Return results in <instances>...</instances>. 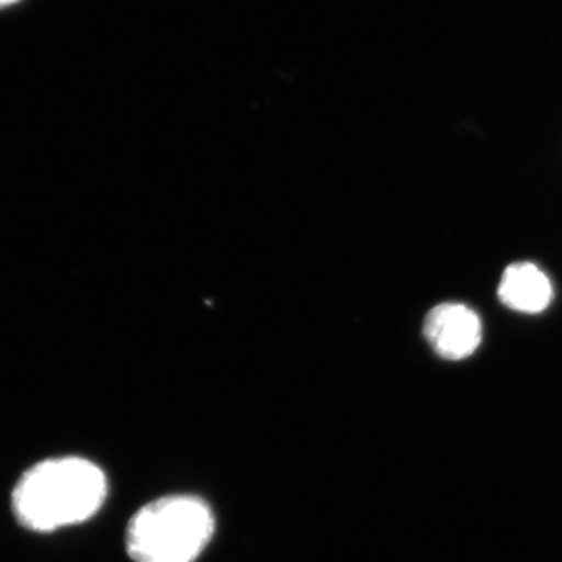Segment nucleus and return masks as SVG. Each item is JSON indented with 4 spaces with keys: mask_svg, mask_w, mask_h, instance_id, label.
Instances as JSON below:
<instances>
[{
    "mask_svg": "<svg viewBox=\"0 0 562 562\" xmlns=\"http://www.w3.org/2000/svg\"><path fill=\"white\" fill-rule=\"evenodd\" d=\"M109 492L105 473L79 457L41 461L21 476L13 509L22 527L36 532L60 530L91 519Z\"/></svg>",
    "mask_w": 562,
    "mask_h": 562,
    "instance_id": "1",
    "label": "nucleus"
},
{
    "mask_svg": "<svg viewBox=\"0 0 562 562\" xmlns=\"http://www.w3.org/2000/svg\"><path fill=\"white\" fill-rule=\"evenodd\" d=\"M498 299L514 312L542 313L552 303V281L538 266L516 262L503 272L498 284Z\"/></svg>",
    "mask_w": 562,
    "mask_h": 562,
    "instance_id": "4",
    "label": "nucleus"
},
{
    "mask_svg": "<svg viewBox=\"0 0 562 562\" xmlns=\"http://www.w3.org/2000/svg\"><path fill=\"white\" fill-rule=\"evenodd\" d=\"M16 2L18 0H0V9H2V7L13 5V3Z\"/></svg>",
    "mask_w": 562,
    "mask_h": 562,
    "instance_id": "5",
    "label": "nucleus"
},
{
    "mask_svg": "<svg viewBox=\"0 0 562 562\" xmlns=\"http://www.w3.org/2000/svg\"><path fill=\"white\" fill-rule=\"evenodd\" d=\"M213 535V512L202 498L168 495L136 512L125 546L133 562H194Z\"/></svg>",
    "mask_w": 562,
    "mask_h": 562,
    "instance_id": "2",
    "label": "nucleus"
},
{
    "mask_svg": "<svg viewBox=\"0 0 562 562\" xmlns=\"http://www.w3.org/2000/svg\"><path fill=\"white\" fill-rule=\"evenodd\" d=\"M424 335L443 360L461 361L475 353L482 344V321L469 306L442 303L428 313Z\"/></svg>",
    "mask_w": 562,
    "mask_h": 562,
    "instance_id": "3",
    "label": "nucleus"
}]
</instances>
